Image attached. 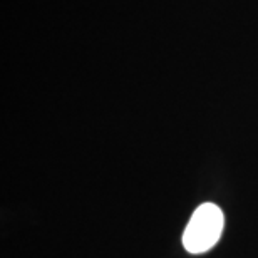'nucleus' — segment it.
Listing matches in <instances>:
<instances>
[{
  "label": "nucleus",
  "instance_id": "nucleus-1",
  "mask_svg": "<svg viewBox=\"0 0 258 258\" xmlns=\"http://www.w3.org/2000/svg\"><path fill=\"white\" fill-rule=\"evenodd\" d=\"M223 211L213 203H203L195 210L183 233V245L189 253H205L213 248L223 233Z\"/></svg>",
  "mask_w": 258,
  "mask_h": 258
}]
</instances>
